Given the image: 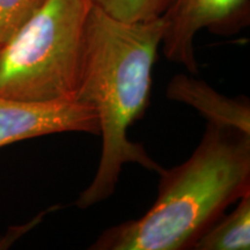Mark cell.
Segmentation results:
<instances>
[{
	"label": "cell",
	"instance_id": "cell-1",
	"mask_svg": "<svg viewBox=\"0 0 250 250\" xmlns=\"http://www.w3.org/2000/svg\"><path fill=\"white\" fill-rule=\"evenodd\" d=\"M164 28L161 18L125 22L95 5L90 8L74 100L96 112L102 152L95 176L78 197L79 208L108 199L125 164H138L158 174L164 169L140 144L127 138L130 125L148 107L152 71Z\"/></svg>",
	"mask_w": 250,
	"mask_h": 250
},
{
	"label": "cell",
	"instance_id": "cell-2",
	"mask_svg": "<svg viewBox=\"0 0 250 250\" xmlns=\"http://www.w3.org/2000/svg\"><path fill=\"white\" fill-rule=\"evenodd\" d=\"M159 175L152 208L105 229L89 249H192L228 206L250 192V134L208 123L191 156Z\"/></svg>",
	"mask_w": 250,
	"mask_h": 250
},
{
	"label": "cell",
	"instance_id": "cell-3",
	"mask_svg": "<svg viewBox=\"0 0 250 250\" xmlns=\"http://www.w3.org/2000/svg\"><path fill=\"white\" fill-rule=\"evenodd\" d=\"M92 0H45L0 46V96L29 102L74 100Z\"/></svg>",
	"mask_w": 250,
	"mask_h": 250
},
{
	"label": "cell",
	"instance_id": "cell-4",
	"mask_svg": "<svg viewBox=\"0 0 250 250\" xmlns=\"http://www.w3.org/2000/svg\"><path fill=\"white\" fill-rule=\"evenodd\" d=\"M161 45L165 57L198 73L193 41L206 29L217 35H234L249 24L250 0H170L162 14Z\"/></svg>",
	"mask_w": 250,
	"mask_h": 250
},
{
	"label": "cell",
	"instance_id": "cell-5",
	"mask_svg": "<svg viewBox=\"0 0 250 250\" xmlns=\"http://www.w3.org/2000/svg\"><path fill=\"white\" fill-rule=\"evenodd\" d=\"M62 132L100 134L96 112L77 100L29 102L0 96V147Z\"/></svg>",
	"mask_w": 250,
	"mask_h": 250
},
{
	"label": "cell",
	"instance_id": "cell-6",
	"mask_svg": "<svg viewBox=\"0 0 250 250\" xmlns=\"http://www.w3.org/2000/svg\"><path fill=\"white\" fill-rule=\"evenodd\" d=\"M167 98L190 105L208 123L250 134V105L248 99H230L204 81L176 74L167 86Z\"/></svg>",
	"mask_w": 250,
	"mask_h": 250
},
{
	"label": "cell",
	"instance_id": "cell-7",
	"mask_svg": "<svg viewBox=\"0 0 250 250\" xmlns=\"http://www.w3.org/2000/svg\"><path fill=\"white\" fill-rule=\"evenodd\" d=\"M229 214L223 215L208 228L192 249L249 250L250 249V192L237 201Z\"/></svg>",
	"mask_w": 250,
	"mask_h": 250
},
{
	"label": "cell",
	"instance_id": "cell-8",
	"mask_svg": "<svg viewBox=\"0 0 250 250\" xmlns=\"http://www.w3.org/2000/svg\"><path fill=\"white\" fill-rule=\"evenodd\" d=\"M170 0H92L93 5L125 22H144L161 18Z\"/></svg>",
	"mask_w": 250,
	"mask_h": 250
},
{
	"label": "cell",
	"instance_id": "cell-9",
	"mask_svg": "<svg viewBox=\"0 0 250 250\" xmlns=\"http://www.w3.org/2000/svg\"><path fill=\"white\" fill-rule=\"evenodd\" d=\"M45 0H0V46L33 17Z\"/></svg>",
	"mask_w": 250,
	"mask_h": 250
}]
</instances>
